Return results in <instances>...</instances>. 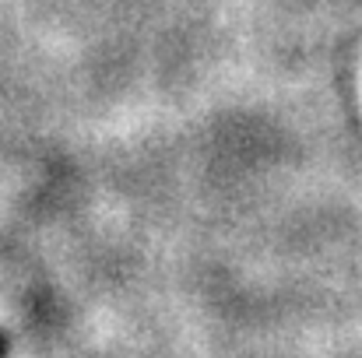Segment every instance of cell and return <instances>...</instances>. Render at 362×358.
<instances>
[{
	"instance_id": "obj_1",
	"label": "cell",
	"mask_w": 362,
	"mask_h": 358,
	"mask_svg": "<svg viewBox=\"0 0 362 358\" xmlns=\"http://www.w3.org/2000/svg\"><path fill=\"white\" fill-rule=\"evenodd\" d=\"M7 345H11V341H7V334L0 330V358H7Z\"/></svg>"
}]
</instances>
